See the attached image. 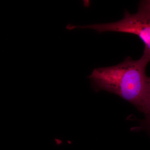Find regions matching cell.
<instances>
[{"label": "cell", "mask_w": 150, "mask_h": 150, "mask_svg": "<svg viewBox=\"0 0 150 150\" xmlns=\"http://www.w3.org/2000/svg\"><path fill=\"white\" fill-rule=\"evenodd\" d=\"M150 62L144 55L137 60L128 57L115 66L94 69L88 78L97 90L119 96L146 115L150 110V80L146 74Z\"/></svg>", "instance_id": "6da1fadb"}, {"label": "cell", "mask_w": 150, "mask_h": 150, "mask_svg": "<svg viewBox=\"0 0 150 150\" xmlns=\"http://www.w3.org/2000/svg\"><path fill=\"white\" fill-rule=\"evenodd\" d=\"M76 28L99 33H122L137 35L144 44L143 55L150 59V0L142 1L136 13H131L126 11L123 18L119 21L77 25Z\"/></svg>", "instance_id": "7a4b0ae2"}, {"label": "cell", "mask_w": 150, "mask_h": 150, "mask_svg": "<svg viewBox=\"0 0 150 150\" xmlns=\"http://www.w3.org/2000/svg\"><path fill=\"white\" fill-rule=\"evenodd\" d=\"M146 115V120H145L144 124L145 126L150 131V110Z\"/></svg>", "instance_id": "3957f363"}, {"label": "cell", "mask_w": 150, "mask_h": 150, "mask_svg": "<svg viewBox=\"0 0 150 150\" xmlns=\"http://www.w3.org/2000/svg\"><path fill=\"white\" fill-rule=\"evenodd\" d=\"M55 141H56V144H61L62 143V141L61 140L57 139H55Z\"/></svg>", "instance_id": "277c9868"}, {"label": "cell", "mask_w": 150, "mask_h": 150, "mask_svg": "<svg viewBox=\"0 0 150 150\" xmlns=\"http://www.w3.org/2000/svg\"><path fill=\"white\" fill-rule=\"evenodd\" d=\"M149 78H150V77H149Z\"/></svg>", "instance_id": "5b68a950"}]
</instances>
